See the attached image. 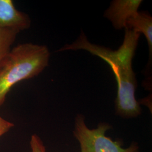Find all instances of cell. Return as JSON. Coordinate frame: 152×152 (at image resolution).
<instances>
[{"mask_svg":"<svg viewBox=\"0 0 152 152\" xmlns=\"http://www.w3.org/2000/svg\"><path fill=\"white\" fill-rule=\"evenodd\" d=\"M31 148V152H46V149L44 146L43 142L39 137L34 134L33 135L30 141Z\"/></svg>","mask_w":152,"mask_h":152,"instance_id":"cell-8","label":"cell"},{"mask_svg":"<svg viewBox=\"0 0 152 152\" xmlns=\"http://www.w3.org/2000/svg\"><path fill=\"white\" fill-rule=\"evenodd\" d=\"M31 24L29 16L18 10L12 0H0V29L20 32L28 29Z\"/></svg>","mask_w":152,"mask_h":152,"instance_id":"cell-5","label":"cell"},{"mask_svg":"<svg viewBox=\"0 0 152 152\" xmlns=\"http://www.w3.org/2000/svg\"><path fill=\"white\" fill-rule=\"evenodd\" d=\"M142 0H114L104 16L109 19L117 30L125 29L126 22L138 12Z\"/></svg>","mask_w":152,"mask_h":152,"instance_id":"cell-4","label":"cell"},{"mask_svg":"<svg viewBox=\"0 0 152 152\" xmlns=\"http://www.w3.org/2000/svg\"><path fill=\"white\" fill-rule=\"evenodd\" d=\"M111 126L107 123H100L96 129H90L82 114H77L75 122L73 135L80 144L81 152H139V147L134 142L127 148L121 147L119 141H113L105 136Z\"/></svg>","mask_w":152,"mask_h":152,"instance_id":"cell-3","label":"cell"},{"mask_svg":"<svg viewBox=\"0 0 152 152\" xmlns=\"http://www.w3.org/2000/svg\"><path fill=\"white\" fill-rule=\"evenodd\" d=\"M125 29L123 44L117 50L91 43L83 31L75 42L66 45V49L86 50L100 58L109 65L117 83V95L115 100L116 114L125 118H130L141 113V107L135 99L137 82L132 66L140 33Z\"/></svg>","mask_w":152,"mask_h":152,"instance_id":"cell-1","label":"cell"},{"mask_svg":"<svg viewBox=\"0 0 152 152\" xmlns=\"http://www.w3.org/2000/svg\"><path fill=\"white\" fill-rule=\"evenodd\" d=\"M50 57L49 49L45 45L24 43L11 49L0 66V107L14 85L44 71Z\"/></svg>","mask_w":152,"mask_h":152,"instance_id":"cell-2","label":"cell"},{"mask_svg":"<svg viewBox=\"0 0 152 152\" xmlns=\"http://www.w3.org/2000/svg\"><path fill=\"white\" fill-rule=\"evenodd\" d=\"M125 29L132 30L136 32L141 33L147 38L149 47V61L147 64L146 72L150 71L152 66V17L147 12H137L134 16L128 19Z\"/></svg>","mask_w":152,"mask_h":152,"instance_id":"cell-6","label":"cell"},{"mask_svg":"<svg viewBox=\"0 0 152 152\" xmlns=\"http://www.w3.org/2000/svg\"><path fill=\"white\" fill-rule=\"evenodd\" d=\"M14 126L13 123L9 122L0 116V137L5 134Z\"/></svg>","mask_w":152,"mask_h":152,"instance_id":"cell-9","label":"cell"},{"mask_svg":"<svg viewBox=\"0 0 152 152\" xmlns=\"http://www.w3.org/2000/svg\"><path fill=\"white\" fill-rule=\"evenodd\" d=\"M20 32L10 29H0V66L10 51Z\"/></svg>","mask_w":152,"mask_h":152,"instance_id":"cell-7","label":"cell"}]
</instances>
